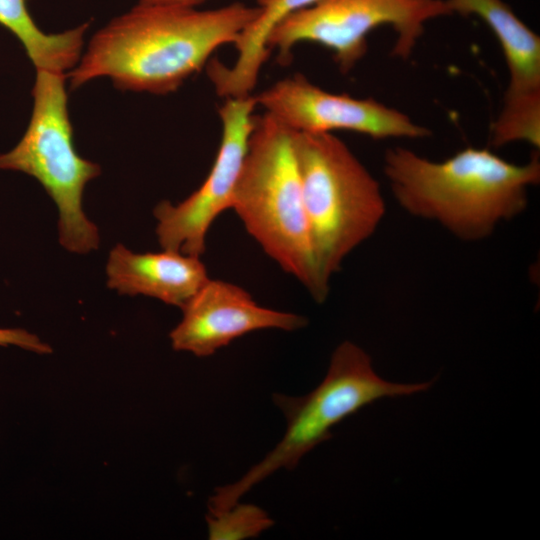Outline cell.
Segmentation results:
<instances>
[{
  "label": "cell",
  "mask_w": 540,
  "mask_h": 540,
  "mask_svg": "<svg viewBox=\"0 0 540 540\" xmlns=\"http://www.w3.org/2000/svg\"><path fill=\"white\" fill-rule=\"evenodd\" d=\"M434 380L396 383L381 378L371 357L358 345L344 341L334 350L323 381L302 397L276 393L273 401L287 427L277 446L236 482L219 487L209 499V512L227 509L253 486L281 468L293 469L300 459L332 437V428L365 406L383 398L409 396L428 390Z\"/></svg>",
  "instance_id": "obj_5"
},
{
  "label": "cell",
  "mask_w": 540,
  "mask_h": 540,
  "mask_svg": "<svg viewBox=\"0 0 540 540\" xmlns=\"http://www.w3.org/2000/svg\"><path fill=\"white\" fill-rule=\"evenodd\" d=\"M501 113H504V114H540V111L539 112H504V111H500Z\"/></svg>",
  "instance_id": "obj_18"
},
{
  "label": "cell",
  "mask_w": 540,
  "mask_h": 540,
  "mask_svg": "<svg viewBox=\"0 0 540 540\" xmlns=\"http://www.w3.org/2000/svg\"><path fill=\"white\" fill-rule=\"evenodd\" d=\"M451 14L475 15L497 37L509 72L504 105L540 101V37L503 0H446Z\"/></svg>",
  "instance_id": "obj_12"
},
{
  "label": "cell",
  "mask_w": 540,
  "mask_h": 540,
  "mask_svg": "<svg viewBox=\"0 0 540 540\" xmlns=\"http://www.w3.org/2000/svg\"><path fill=\"white\" fill-rule=\"evenodd\" d=\"M281 125L294 133L347 130L374 139L423 138L431 134L407 114L372 98L326 91L296 74L254 96Z\"/></svg>",
  "instance_id": "obj_9"
},
{
  "label": "cell",
  "mask_w": 540,
  "mask_h": 540,
  "mask_svg": "<svg viewBox=\"0 0 540 540\" xmlns=\"http://www.w3.org/2000/svg\"><path fill=\"white\" fill-rule=\"evenodd\" d=\"M258 11L239 2L210 10L138 2L92 36L67 74L70 87L107 77L122 90L174 92L234 44Z\"/></svg>",
  "instance_id": "obj_1"
},
{
  "label": "cell",
  "mask_w": 540,
  "mask_h": 540,
  "mask_svg": "<svg viewBox=\"0 0 540 540\" xmlns=\"http://www.w3.org/2000/svg\"><path fill=\"white\" fill-rule=\"evenodd\" d=\"M206 519L211 540H241L257 537L274 524L260 507L239 502L227 509L209 512Z\"/></svg>",
  "instance_id": "obj_15"
},
{
  "label": "cell",
  "mask_w": 540,
  "mask_h": 540,
  "mask_svg": "<svg viewBox=\"0 0 540 540\" xmlns=\"http://www.w3.org/2000/svg\"><path fill=\"white\" fill-rule=\"evenodd\" d=\"M207 0H139V2L156 5L196 8Z\"/></svg>",
  "instance_id": "obj_17"
},
{
  "label": "cell",
  "mask_w": 540,
  "mask_h": 540,
  "mask_svg": "<svg viewBox=\"0 0 540 540\" xmlns=\"http://www.w3.org/2000/svg\"><path fill=\"white\" fill-rule=\"evenodd\" d=\"M256 106L253 95L226 98L218 110L220 145L206 179L180 203L173 205L164 200L155 207L156 234L163 250L197 257L205 253L211 225L232 206Z\"/></svg>",
  "instance_id": "obj_8"
},
{
  "label": "cell",
  "mask_w": 540,
  "mask_h": 540,
  "mask_svg": "<svg viewBox=\"0 0 540 540\" xmlns=\"http://www.w3.org/2000/svg\"><path fill=\"white\" fill-rule=\"evenodd\" d=\"M231 208L246 231L286 273L322 303L293 132L267 113L254 116Z\"/></svg>",
  "instance_id": "obj_3"
},
{
  "label": "cell",
  "mask_w": 540,
  "mask_h": 540,
  "mask_svg": "<svg viewBox=\"0 0 540 540\" xmlns=\"http://www.w3.org/2000/svg\"><path fill=\"white\" fill-rule=\"evenodd\" d=\"M383 171L408 214L475 242L526 210L528 191L540 181V159L535 151L528 162L515 164L489 149L468 147L437 162L395 146L385 151Z\"/></svg>",
  "instance_id": "obj_2"
},
{
  "label": "cell",
  "mask_w": 540,
  "mask_h": 540,
  "mask_svg": "<svg viewBox=\"0 0 540 540\" xmlns=\"http://www.w3.org/2000/svg\"><path fill=\"white\" fill-rule=\"evenodd\" d=\"M107 285L124 295H145L182 307L208 280L200 257L176 251L134 253L117 244L106 265Z\"/></svg>",
  "instance_id": "obj_11"
},
{
  "label": "cell",
  "mask_w": 540,
  "mask_h": 540,
  "mask_svg": "<svg viewBox=\"0 0 540 540\" xmlns=\"http://www.w3.org/2000/svg\"><path fill=\"white\" fill-rule=\"evenodd\" d=\"M66 74L36 70L33 110L19 143L0 155V169L26 173L40 182L59 213V242L68 251L86 254L99 247L98 228L85 215L86 184L101 173L82 158L73 143Z\"/></svg>",
  "instance_id": "obj_6"
},
{
  "label": "cell",
  "mask_w": 540,
  "mask_h": 540,
  "mask_svg": "<svg viewBox=\"0 0 540 540\" xmlns=\"http://www.w3.org/2000/svg\"><path fill=\"white\" fill-rule=\"evenodd\" d=\"M171 331L174 350L207 357L248 333L264 329L294 331L307 324L301 315L260 306L233 283L210 279L181 307Z\"/></svg>",
  "instance_id": "obj_10"
},
{
  "label": "cell",
  "mask_w": 540,
  "mask_h": 540,
  "mask_svg": "<svg viewBox=\"0 0 540 540\" xmlns=\"http://www.w3.org/2000/svg\"><path fill=\"white\" fill-rule=\"evenodd\" d=\"M17 346L38 354H48L52 348L38 336L21 328H0V346Z\"/></svg>",
  "instance_id": "obj_16"
},
{
  "label": "cell",
  "mask_w": 540,
  "mask_h": 540,
  "mask_svg": "<svg viewBox=\"0 0 540 540\" xmlns=\"http://www.w3.org/2000/svg\"><path fill=\"white\" fill-rule=\"evenodd\" d=\"M304 207L317 273L329 291L344 259L370 238L386 214L380 185L332 133H294Z\"/></svg>",
  "instance_id": "obj_4"
},
{
  "label": "cell",
  "mask_w": 540,
  "mask_h": 540,
  "mask_svg": "<svg viewBox=\"0 0 540 540\" xmlns=\"http://www.w3.org/2000/svg\"><path fill=\"white\" fill-rule=\"evenodd\" d=\"M28 0H0V24L22 43L36 70L68 74L78 63L89 23L47 34L34 22Z\"/></svg>",
  "instance_id": "obj_14"
},
{
  "label": "cell",
  "mask_w": 540,
  "mask_h": 540,
  "mask_svg": "<svg viewBox=\"0 0 540 540\" xmlns=\"http://www.w3.org/2000/svg\"><path fill=\"white\" fill-rule=\"evenodd\" d=\"M259 11L239 34L234 46L237 57L228 67L212 60L207 71L215 91L225 98L251 95L259 73L269 56L271 32L292 13L317 0H257Z\"/></svg>",
  "instance_id": "obj_13"
},
{
  "label": "cell",
  "mask_w": 540,
  "mask_h": 540,
  "mask_svg": "<svg viewBox=\"0 0 540 540\" xmlns=\"http://www.w3.org/2000/svg\"><path fill=\"white\" fill-rule=\"evenodd\" d=\"M451 15L446 0H317L285 18L271 32L268 48L287 62L301 42L319 44L333 53L342 72L350 71L367 52V36L387 25L396 33L392 55L408 58L432 19Z\"/></svg>",
  "instance_id": "obj_7"
}]
</instances>
